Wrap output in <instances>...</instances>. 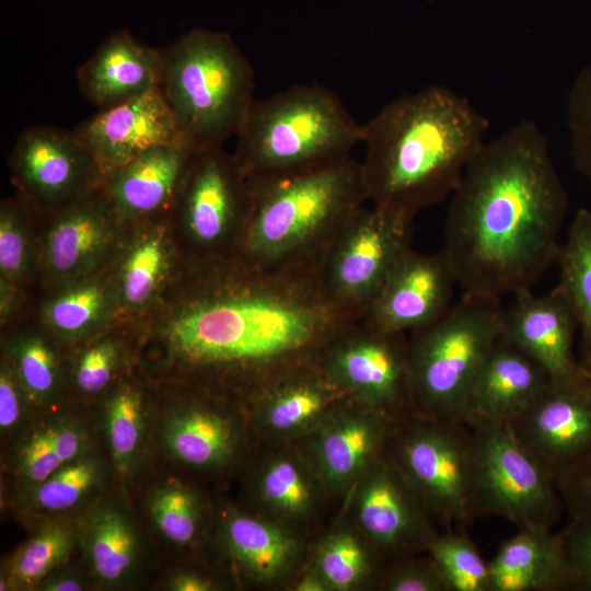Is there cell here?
<instances>
[{
    "label": "cell",
    "instance_id": "obj_27",
    "mask_svg": "<svg viewBox=\"0 0 591 591\" xmlns=\"http://www.w3.org/2000/svg\"><path fill=\"white\" fill-rule=\"evenodd\" d=\"M78 541L94 576L106 586H119L136 571L140 542L135 524L118 507L102 503L77 526Z\"/></svg>",
    "mask_w": 591,
    "mask_h": 591
},
{
    "label": "cell",
    "instance_id": "obj_11",
    "mask_svg": "<svg viewBox=\"0 0 591 591\" xmlns=\"http://www.w3.org/2000/svg\"><path fill=\"white\" fill-rule=\"evenodd\" d=\"M322 369L348 397L397 421L413 413L408 334L387 333L359 320L337 334L321 356Z\"/></svg>",
    "mask_w": 591,
    "mask_h": 591
},
{
    "label": "cell",
    "instance_id": "obj_10",
    "mask_svg": "<svg viewBox=\"0 0 591 591\" xmlns=\"http://www.w3.org/2000/svg\"><path fill=\"white\" fill-rule=\"evenodd\" d=\"M412 225L367 202L346 222L316 278L328 300L361 320L398 259L412 246Z\"/></svg>",
    "mask_w": 591,
    "mask_h": 591
},
{
    "label": "cell",
    "instance_id": "obj_31",
    "mask_svg": "<svg viewBox=\"0 0 591 591\" xmlns=\"http://www.w3.org/2000/svg\"><path fill=\"white\" fill-rule=\"evenodd\" d=\"M76 541L77 526L65 521L47 523L15 552L0 590L35 589L66 561Z\"/></svg>",
    "mask_w": 591,
    "mask_h": 591
},
{
    "label": "cell",
    "instance_id": "obj_18",
    "mask_svg": "<svg viewBox=\"0 0 591 591\" xmlns=\"http://www.w3.org/2000/svg\"><path fill=\"white\" fill-rule=\"evenodd\" d=\"M502 310L501 336L537 362L551 376L569 375L581 368L573 352L579 325L575 309L558 285L546 294L532 289L513 296Z\"/></svg>",
    "mask_w": 591,
    "mask_h": 591
},
{
    "label": "cell",
    "instance_id": "obj_16",
    "mask_svg": "<svg viewBox=\"0 0 591 591\" xmlns=\"http://www.w3.org/2000/svg\"><path fill=\"white\" fill-rule=\"evenodd\" d=\"M455 286L456 277L442 251L426 254L410 247L361 321L383 332L409 334L450 309Z\"/></svg>",
    "mask_w": 591,
    "mask_h": 591
},
{
    "label": "cell",
    "instance_id": "obj_12",
    "mask_svg": "<svg viewBox=\"0 0 591 591\" xmlns=\"http://www.w3.org/2000/svg\"><path fill=\"white\" fill-rule=\"evenodd\" d=\"M250 201L248 177L233 154L215 146L195 151L175 206L196 246L217 250L232 239L237 248Z\"/></svg>",
    "mask_w": 591,
    "mask_h": 591
},
{
    "label": "cell",
    "instance_id": "obj_21",
    "mask_svg": "<svg viewBox=\"0 0 591 591\" xmlns=\"http://www.w3.org/2000/svg\"><path fill=\"white\" fill-rule=\"evenodd\" d=\"M197 149L179 141L152 149L102 178L101 192L116 215L141 218L174 207Z\"/></svg>",
    "mask_w": 591,
    "mask_h": 591
},
{
    "label": "cell",
    "instance_id": "obj_22",
    "mask_svg": "<svg viewBox=\"0 0 591 591\" xmlns=\"http://www.w3.org/2000/svg\"><path fill=\"white\" fill-rule=\"evenodd\" d=\"M160 72V49L119 31L81 65L77 80L81 94L100 111L158 88Z\"/></svg>",
    "mask_w": 591,
    "mask_h": 591
},
{
    "label": "cell",
    "instance_id": "obj_50",
    "mask_svg": "<svg viewBox=\"0 0 591 591\" xmlns=\"http://www.w3.org/2000/svg\"><path fill=\"white\" fill-rule=\"evenodd\" d=\"M296 591H328L331 590L323 577L313 568L305 573L296 584Z\"/></svg>",
    "mask_w": 591,
    "mask_h": 591
},
{
    "label": "cell",
    "instance_id": "obj_5",
    "mask_svg": "<svg viewBox=\"0 0 591 591\" xmlns=\"http://www.w3.org/2000/svg\"><path fill=\"white\" fill-rule=\"evenodd\" d=\"M159 88L196 149L237 135L254 102V70L230 35L195 28L160 48Z\"/></svg>",
    "mask_w": 591,
    "mask_h": 591
},
{
    "label": "cell",
    "instance_id": "obj_32",
    "mask_svg": "<svg viewBox=\"0 0 591 591\" xmlns=\"http://www.w3.org/2000/svg\"><path fill=\"white\" fill-rule=\"evenodd\" d=\"M364 536L347 529L327 536L320 545L314 569L331 590L348 591L363 586L374 571V561Z\"/></svg>",
    "mask_w": 591,
    "mask_h": 591
},
{
    "label": "cell",
    "instance_id": "obj_2",
    "mask_svg": "<svg viewBox=\"0 0 591 591\" xmlns=\"http://www.w3.org/2000/svg\"><path fill=\"white\" fill-rule=\"evenodd\" d=\"M223 277L170 328L174 350L196 366L239 369L263 384L320 359L337 334L359 321L328 300L316 276L233 260Z\"/></svg>",
    "mask_w": 591,
    "mask_h": 591
},
{
    "label": "cell",
    "instance_id": "obj_34",
    "mask_svg": "<svg viewBox=\"0 0 591 591\" xmlns=\"http://www.w3.org/2000/svg\"><path fill=\"white\" fill-rule=\"evenodd\" d=\"M433 559L450 591H490L489 563L461 530H445L429 543Z\"/></svg>",
    "mask_w": 591,
    "mask_h": 591
},
{
    "label": "cell",
    "instance_id": "obj_25",
    "mask_svg": "<svg viewBox=\"0 0 591 591\" xmlns=\"http://www.w3.org/2000/svg\"><path fill=\"white\" fill-rule=\"evenodd\" d=\"M220 537L234 563L257 582L279 579L300 553L299 540L286 526L243 512L222 519Z\"/></svg>",
    "mask_w": 591,
    "mask_h": 591
},
{
    "label": "cell",
    "instance_id": "obj_13",
    "mask_svg": "<svg viewBox=\"0 0 591 591\" xmlns=\"http://www.w3.org/2000/svg\"><path fill=\"white\" fill-rule=\"evenodd\" d=\"M510 426L521 444L556 478L591 453V371L581 364L569 375L551 379Z\"/></svg>",
    "mask_w": 591,
    "mask_h": 591
},
{
    "label": "cell",
    "instance_id": "obj_9",
    "mask_svg": "<svg viewBox=\"0 0 591 591\" xmlns=\"http://www.w3.org/2000/svg\"><path fill=\"white\" fill-rule=\"evenodd\" d=\"M386 459L399 471L436 522L463 531L472 520L471 429L412 414L397 422Z\"/></svg>",
    "mask_w": 591,
    "mask_h": 591
},
{
    "label": "cell",
    "instance_id": "obj_45",
    "mask_svg": "<svg viewBox=\"0 0 591 591\" xmlns=\"http://www.w3.org/2000/svg\"><path fill=\"white\" fill-rule=\"evenodd\" d=\"M116 360L117 350L112 341L91 346L82 354L76 369L78 387L88 394L104 390L112 379Z\"/></svg>",
    "mask_w": 591,
    "mask_h": 591
},
{
    "label": "cell",
    "instance_id": "obj_44",
    "mask_svg": "<svg viewBox=\"0 0 591 591\" xmlns=\"http://www.w3.org/2000/svg\"><path fill=\"white\" fill-rule=\"evenodd\" d=\"M18 204H5L0 219V268L7 277H16L24 269L26 241L23 211Z\"/></svg>",
    "mask_w": 591,
    "mask_h": 591
},
{
    "label": "cell",
    "instance_id": "obj_30",
    "mask_svg": "<svg viewBox=\"0 0 591 591\" xmlns=\"http://www.w3.org/2000/svg\"><path fill=\"white\" fill-rule=\"evenodd\" d=\"M323 483L313 463L294 453L270 459L257 478V494L266 509L280 520L306 517L318 499Z\"/></svg>",
    "mask_w": 591,
    "mask_h": 591
},
{
    "label": "cell",
    "instance_id": "obj_4",
    "mask_svg": "<svg viewBox=\"0 0 591 591\" xmlns=\"http://www.w3.org/2000/svg\"><path fill=\"white\" fill-rule=\"evenodd\" d=\"M250 182L233 259L268 273L316 276L340 230L368 202L351 155Z\"/></svg>",
    "mask_w": 591,
    "mask_h": 591
},
{
    "label": "cell",
    "instance_id": "obj_38",
    "mask_svg": "<svg viewBox=\"0 0 591 591\" xmlns=\"http://www.w3.org/2000/svg\"><path fill=\"white\" fill-rule=\"evenodd\" d=\"M16 372L23 390L37 404L48 402L58 382L57 359L39 338H26L15 349Z\"/></svg>",
    "mask_w": 591,
    "mask_h": 591
},
{
    "label": "cell",
    "instance_id": "obj_7",
    "mask_svg": "<svg viewBox=\"0 0 591 591\" xmlns=\"http://www.w3.org/2000/svg\"><path fill=\"white\" fill-rule=\"evenodd\" d=\"M502 310L498 298L463 292L442 316L408 334L415 415L462 422L472 386L501 337Z\"/></svg>",
    "mask_w": 591,
    "mask_h": 591
},
{
    "label": "cell",
    "instance_id": "obj_51",
    "mask_svg": "<svg viewBox=\"0 0 591 591\" xmlns=\"http://www.w3.org/2000/svg\"><path fill=\"white\" fill-rule=\"evenodd\" d=\"M591 371V370H590Z\"/></svg>",
    "mask_w": 591,
    "mask_h": 591
},
{
    "label": "cell",
    "instance_id": "obj_8",
    "mask_svg": "<svg viewBox=\"0 0 591 591\" xmlns=\"http://www.w3.org/2000/svg\"><path fill=\"white\" fill-rule=\"evenodd\" d=\"M473 519L503 518L518 529H551L565 511L555 477L521 444L509 424L468 427Z\"/></svg>",
    "mask_w": 591,
    "mask_h": 591
},
{
    "label": "cell",
    "instance_id": "obj_14",
    "mask_svg": "<svg viewBox=\"0 0 591 591\" xmlns=\"http://www.w3.org/2000/svg\"><path fill=\"white\" fill-rule=\"evenodd\" d=\"M19 185L38 202L67 207L97 192L102 174L73 130L33 126L19 137L12 151Z\"/></svg>",
    "mask_w": 591,
    "mask_h": 591
},
{
    "label": "cell",
    "instance_id": "obj_48",
    "mask_svg": "<svg viewBox=\"0 0 591 591\" xmlns=\"http://www.w3.org/2000/svg\"><path fill=\"white\" fill-rule=\"evenodd\" d=\"M82 576L70 569L55 570L43 579L35 590L40 591H82L85 589Z\"/></svg>",
    "mask_w": 591,
    "mask_h": 591
},
{
    "label": "cell",
    "instance_id": "obj_37",
    "mask_svg": "<svg viewBox=\"0 0 591 591\" xmlns=\"http://www.w3.org/2000/svg\"><path fill=\"white\" fill-rule=\"evenodd\" d=\"M106 294L100 285L73 288L53 300L47 308L49 325L66 335H76L92 326L103 314Z\"/></svg>",
    "mask_w": 591,
    "mask_h": 591
},
{
    "label": "cell",
    "instance_id": "obj_19",
    "mask_svg": "<svg viewBox=\"0 0 591 591\" xmlns=\"http://www.w3.org/2000/svg\"><path fill=\"white\" fill-rule=\"evenodd\" d=\"M398 421L392 416L348 399L314 429L313 465L323 484L339 490L359 479L386 448Z\"/></svg>",
    "mask_w": 591,
    "mask_h": 591
},
{
    "label": "cell",
    "instance_id": "obj_41",
    "mask_svg": "<svg viewBox=\"0 0 591 591\" xmlns=\"http://www.w3.org/2000/svg\"><path fill=\"white\" fill-rule=\"evenodd\" d=\"M56 426L57 420L34 431L18 453V475L31 488L63 466L55 444Z\"/></svg>",
    "mask_w": 591,
    "mask_h": 591
},
{
    "label": "cell",
    "instance_id": "obj_15",
    "mask_svg": "<svg viewBox=\"0 0 591 591\" xmlns=\"http://www.w3.org/2000/svg\"><path fill=\"white\" fill-rule=\"evenodd\" d=\"M356 499L360 531L382 553L398 558L426 552L439 533L433 517L386 457L360 476Z\"/></svg>",
    "mask_w": 591,
    "mask_h": 591
},
{
    "label": "cell",
    "instance_id": "obj_26",
    "mask_svg": "<svg viewBox=\"0 0 591 591\" xmlns=\"http://www.w3.org/2000/svg\"><path fill=\"white\" fill-rule=\"evenodd\" d=\"M115 215L101 189L61 208L47 240L49 267L73 274L91 264L107 244Z\"/></svg>",
    "mask_w": 591,
    "mask_h": 591
},
{
    "label": "cell",
    "instance_id": "obj_1",
    "mask_svg": "<svg viewBox=\"0 0 591 591\" xmlns=\"http://www.w3.org/2000/svg\"><path fill=\"white\" fill-rule=\"evenodd\" d=\"M450 198L441 251L464 293L514 296L555 263L569 199L534 121L485 141Z\"/></svg>",
    "mask_w": 591,
    "mask_h": 591
},
{
    "label": "cell",
    "instance_id": "obj_28",
    "mask_svg": "<svg viewBox=\"0 0 591 591\" xmlns=\"http://www.w3.org/2000/svg\"><path fill=\"white\" fill-rule=\"evenodd\" d=\"M161 439L176 461L198 468H216L227 464L237 444L232 419L205 406L184 407L169 416Z\"/></svg>",
    "mask_w": 591,
    "mask_h": 591
},
{
    "label": "cell",
    "instance_id": "obj_29",
    "mask_svg": "<svg viewBox=\"0 0 591 591\" xmlns=\"http://www.w3.org/2000/svg\"><path fill=\"white\" fill-rule=\"evenodd\" d=\"M555 263L559 286L569 298L579 325V362L591 370V211L580 209L560 243Z\"/></svg>",
    "mask_w": 591,
    "mask_h": 591
},
{
    "label": "cell",
    "instance_id": "obj_43",
    "mask_svg": "<svg viewBox=\"0 0 591 591\" xmlns=\"http://www.w3.org/2000/svg\"><path fill=\"white\" fill-rule=\"evenodd\" d=\"M555 479L569 519L591 518V453L564 470Z\"/></svg>",
    "mask_w": 591,
    "mask_h": 591
},
{
    "label": "cell",
    "instance_id": "obj_20",
    "mask_svg": "<svg viewBox=\"0 0 591 591\" xmlns=\"http://www.w3.org/2000/svg\"><path fill=\"white\" fill-rule=\"evenodd\" d=\"M548 373L502 336L470 392L462 422L467 427L511 424L544 392Z\"/></svg>",
    "mask_w": 591,
    "mask_h": 591
},
{
    "label": "cell",
    "instance_id": "obj_17",
    "mask_svg": "<svg viewBox=\"0 0 591 591\" xmlns=\"http://www.w3.org/2000/svg\"><path fill=\"white\" fill-rule=\"evenodd\" d=\"M73 131L90 151L102 178L152 149L185 141L159 86L100 109Z\"/></svg>",
    "mask_w": 591,
    "mask_h": 591
},
{
    "label": "cell",
    "instance_id": "obj_36",
    "mask_svg": "<svg viewBox=\"0 0 591 591\" xmlns=\"http://www.w3.org/2000/svg\"><path fill=\"white\" fill-rule=\"evenodd\" d=\"M148 509L160 534L172 544L183 547L197 540L202 507L187 486L170 482L157 487L149 498Z\"/></svg>",
    "mask_w": 591,
    "mask_h": 591
},
{
    "label": "cell",
    "instance_id": "obj_6",
    "mask_svg": "<svg viewBox=\"0 0 591 591\" xmlns=\"http://www.w3.org/2000/svg\"><path fill=\"white\" fill-rule=\"evenodd\" d=\"M362 137L363 125L335 93L320 84H298L254 100L233 155L255 179L349 157Z\"/></svg>",
    "mask_w": 591,
    "mask_h": 591
},
{
    "label": "cell",
    "instance_id": "obj_39",
    "mask_svg": "<svg viewBox=\"0 0 591 591\" xmlns=\"http://www.w3.org/2000/svg\"><path fill=\"white\" fill-rule=\"evenodd\" d=\"M567 121L573 163L591 182V62L577 74L570 86Z\"/></svg>",
    "mask_w": 591,
    "mask_h": 591
},
{
    "label": "cell",
    "instance_id": "obj_49",
    "mask_svg": "<svg viewBox=\"0 0 591 591\" xmlns=\"http://www.w3.org/2000/svg\"><path fill=\"white\" fill-rule=\"evenodd\" d=\"M171 591H212L216 583L208 577L194 571H178L172 575L166 582Z\"/></svg>",
    "mask_w": 591,
    "mask_h": 591
},
{
    "label": "cell",
    "instance_id": "obj_24",
    "mask_svg": "<svg viewBox=\"0 0 591 591\" xmlns=\"http://www.w3.org/2000/svg\"><path fill=\"white\" fill-rule=\"evenodd\" d=\"M258 389V418L270 432L292 434L315 428L350 399L325 375L321 358L277 375Z\"/></svg>",
    "mask_w": 591,
    "mask_h": 591
},
{
    "label": "cell",
    "instance_id": "obj_23",
    "mask_svg": "<svg viewBox=\"0 0 591 591\" xmlns=\"http://www.w3.org/2000/svg\"><path fill=\"white\" fill-rule=\"evenodd\" d=\"M490 591H577L560 533L519 529L489 561Z\"/></svg>",
    "mask_w": 591,
    "mask_h": 591
},
{
    "label": "cell",
    "instance_id": "obj_40",
    "mask_svg": "<svg viewBox=\"0 0 591 591\" xmlns=\"http://www.w3.org/2000/svg\"><path fill=\"white\" fill-rule=\"evenodd\" d=\"M165 251L159 237L151 236L140 242L129 254L123 271L121 289L131 305L146 302L162 276Z\"/></svg>",
    "mask_w": 591,
    "mask_h": 591
},
{
    "label": "cell",
    "instance_id": "obj_46",
    "mask_svg": "<svg viewBox=\"0 0 591 591\" xmlns=\"http://www.w3.org/2000/svg\"><path fill=\"white\" fill-rule=\"evenodd\" d=\"M560 536L577 579V591H591V518L570 519Z\"/></svg>",
    "mask_w": 591,
    "mask_h": 591
},
{
    "label": "cell",
    "instance_id": "obj_33",
    "mask_svg": "<svg viewBox=\"0 0 591 591\" xmlns=\"http://www.w3.org/2000/svg\"><path fill=\"white\" fill-rule=\"evenodd\" d=\"M144 432V405L141 394L130 387L118 391L105 412V433L114 468L127 479L140 454Z\"/></svg>",
    "mask_w": 591,
    "mask_h": 591
},
{
    "label": "cell",
    "instance_id": "obj_42",
    "mask_svg": "<svg viewBox=\"0 0 591 591\" xmlns=\"http://www.w3.org/2000/svg\"><path fill=\"white\" fill-rule=\"evenodd\" d=\"M398 557L380 578V587L386 591H450L433 559Z\"/></svg>",
    "mask_w": 591,
    "mask_h": 591
},
{
    "label": "cell",
    "instance_id": "obj_3",
    "mask_svg": "<svg viewBox=\"0 0 591 591\" xmlns=\"http://www.w3.org/2000/svg\"><path fill=\"white\" fill-rule=\"evenodd\" d=\"M488 127L467 99L441 85L393 100L363 124L368 202L413 223L452 196Z\"/></svg>",
    "mask_w": 591,
    "mask_h": 591
},
{
    "label": "cell",
    "instance_id": "obj_47",
    "mask_svg": "<svg viewBox=\"0 0 591 591\" xmlns=\"http://www.w3.org/2000/svg\"><path fill=\"white\" fill-rule=\"evenodd\" d=\"M19 376L8 368L0 374V429L2 433L14 430L21 422L24 405Z\"/></svg>",
    "mask_w": 591,
    "mask_h": 591
},
{
    "label": "cell",
    "instance_id": "obj_35",
    "mask_svg": "<svg viewBox=\"0 0 591 591\" xmlns=\"http://www.w3.org/2000/svg\"><path fill=\"white\" fill-rule=\"evenodd\" d=\"M103 476V462L96 456L84 454L31 488V507L40 512L73 509L95 490Z\"/></svg>",
    "mask_w": 591,
    "mask_h": 591
}]
</instances>
